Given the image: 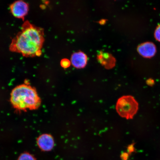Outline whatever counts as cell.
Masks as SVG:
<instances>
[{"instance_id": "1", "label": "cell", "mask_w": 160, "mask_h": 160, "mask_svg": "<svg viewBox=\"0 0 160 160\" xmlns=\"http://www.w3.org/2000/svg\"><path fill=\"white\" fill-rule=\"evenodd\" d=\"M44 41V30L27 21L22 25L21 31L12 40L9 50L24 57H39Z\"/></svg>"}, {"instance_id": "2", "label": "cell", "mask_w": 160, "mask_h": 160, "mask_svg": "<svg viewBox=\"0 0 160 160\" xmlns=\"http://www.w3.org/2000/svg\"><path fill=\"white\" fill-rule=\"evenodd\" d=\"M10 102L14 108L19 111L37 110L41 104L37 90L27 83L18 85L12 90Z\"/></svg>"}, {"instance_id": "3", "label": "cell", "mask_w": 160, "mask_h": 160, "mask_svg": "<svg viewBox=\"0 0 160 160\" xmlns=\"http://www.w3.org/2000/svg\"><path fill=\"white\" fill-rule=\"evenodd\" d=\"M116 108L121 117L132 119L138 110V103L132 96H123L118 100Z\"/></svg>"}, {"instance_id": "4", "label": "cell", "mask_w": 160, "mask_h": 160, "mask_svg": "<svg viewBox=\"0 0 160 160\" xmlns=\"http://www.w3.org/2000/svg\"><path fill=\"white\" fill-rule=\"evenodd\" d=\"M10 11L14 17L17 18L24 20L28 12V4L21 0L16 1L10 6Z\"/></svg>"}, {"instance_id": "5", "label": "cell", "mask_w": 160, "mask_h": 160, "mask_svg": "<svg viewBox=\"0 0 160 160\" xmlns=\"http://www.w3.org/2000/svg\"><path fill=\"white\" fill-rule=\"evenodd\" d=\"M37 144L38 147L42 151L49 152L53 149L54 147L55 141L53 137L51 135L44 133L38 137Z\"/></svg>"}, {"instance_id": "6", "label": "cell", "mask_w": 160, "mask_h": 160, "mask_svg": "<svg viewBox=\"0 0 160 160\" xmlns=\"http://www.w3.org/2000/svg\"><path fill=\"white\" fill-rule=\"evenodd\" d=\"M138 52L142 56L145 58H151L154 56L156 52V48L153 43L146 42L139 46Z\"/></svg>"}, {"instance_id": "7", "label": "cell", "mask_w": 160, "mask_h": 160, "mask_svg": "<svg viewBox=\"0 0 160 160\" xmlns=\"http://www.w3.org/2000/svg\"><path fill=\"white\" fill-rule=\"evenodd\" d=\"M87 56L82 52L73 53L71 57L72 64L77 68H84L87 65Z\"/></svg>"}, {"instance_id": "8", "label": "cell", "mask_w": 160, "mask_h": 160, "mask_svg": "<svg viewBox=\"0 0 160 160\" xmlns=\"http://www.w3.org/2000/svg\"><path fill=\"white\" fill-rule=\"evenodd\" d=\"M98 57L100 62L108 69L111 68L115 65V59L108 53L101 52Z\"/></svg>"}, {"instance_id": "9", "label": "cell", "mask_w": 160, "mask_h": 160, "mask_svg": "<svg viewBox=\"0 0 160 160\" xmlns=\"http://www.w3.org/2000/svg\"><path fill=\"white\" fill-rule=\"evenodd\" d=\"M17 160H37V159L32 154L24 152L19 155Z\"/></svg>"}, {"instance_id": "10", "label": "cell", "mask_w": 160, "mask_h": 160, "mask_svg": "<svg viewBox=\"0 0 160 160\" xmlns=\"http://www.w3.org/2000/svg\"><path fill=\"white\" fill-rule=\"evenodd\" d=\"M61 65L64 68H67L69 67L71 65V62L68 59H64L61 60Z\"/></svg>"}, {"instance_id": "11", "label": "cell", "mask_w": 160, "mask_h": 160, "mask_svg": "<svg viewBox=\"0 0 160 160\" xmlns=\"http://www.w3.org/2000/svg\"><path fill=\"white\" fill-rule=\"evenodd\" d=\"M155 37L156 39L160 42V25L155 30Z\"/></svg>"}]
</instances>
